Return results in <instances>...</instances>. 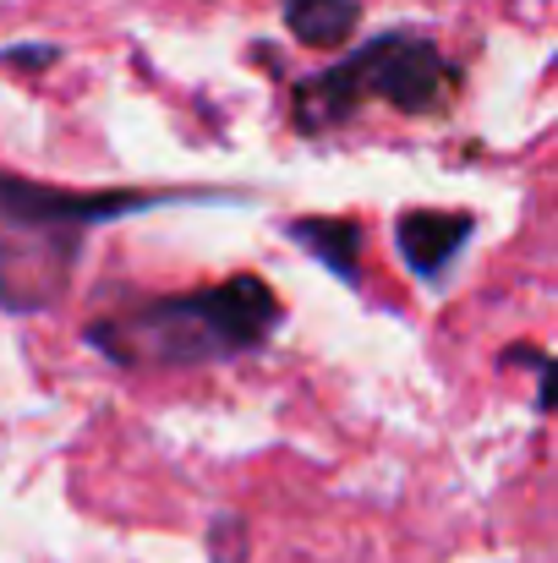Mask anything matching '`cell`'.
I'll list each match as a JSON object with an SVG mask.
<instances>
[{"label":"cell","instance_id":"obj_5","mask_svg":"<svg viewBox=\"0 0 558 563\" xmlns=\"http://www.w3.org/2000/svg\"><path fill=\"white\" fill-rule=\"evenodd\" d=\"M285 241L302 246L324 274H335L340 285H362V224L357 219H335V213H302L285 219Z\"/></svg>","mask_w":558,"mask_h":563},{"label":"cell","instance_id":"obj_6","mask_svg":"<svg viewBox=\"0 0 558 563\" xmlns=\"http://www.w3.org/2000/svg\"><path fill=\"white\" fill-rule=\"evenodd\" d=\"M280 11H285V27L296 33V44H307V49H340L362 22L357 0H280Z\"/></svg>","mask_w":558,"mask_h":563},{"label":"cell","instance_id":"obj_4","mask_svg":"<svg viewBox=\"0 0 558 563\" xmlns=\"http://www.w3.org/2000/svg\"><path fill=\"white\" fill-rule=\"evenodd\" d=\"M471 235H477V219L460 208H405L394 219V252L422 285H444L460 252L471 246Z\"/></svg>","mask_w":558,"mask_h":563},{"label":"cell","instance_id":"obj_1","mask_svg":"<svg viewBox=\"0 0 558 563\" xmlns=\"http://www.w3.org/2000/svg\"><path fill=\"white\" fill-rule=\"evenodd\" d=\"M176 202H241V197L208 187L77 191L0 170V312L11 318L55 312L77 279V263L94 230L132 219V213L176 208Z\"/></svg>","mask_w":558,"mask_h":563},{"label":"cell","instance_id":"obj_3","mask_svg":"<svg viewBox=\"0 0 558 563\" xmlns=\"http://www.w3.org/2000/svg\"><path fill=\"white\" fill-rule=\"evenodd\" d=\"M460 93V66L416 27H389L335 66L313 71L291 93L296 132L318 137L346 126L362 104H389L400 115H438Z\"/></svg>","mask_w":558,"mask_h":563},{"label":"cell","instance_id":"obj_2","mask_svg":"<svg viewBox=\"0 0 558 563\" xmlns=\"http://www.w3.org/2000/svg\"><path fill=\"white\" fill-rule=\"evenodd\" d=\"M285 323V301L263 274H230L219 285H197L176 296H149L121 312H105L83 329V340L132 373L165 367H219L263 351Z\"/></svg>","mask_w":558,"mask_h":563},{"label":"cell","instance_id":"obj_8","mask_svg":"<svg viewBox=\"0 0 558 563\" xmlns=\"http://www.w3.org/2000/svg\"><path fill=\"white\" fill-rule=\"evenodd\" d=\"M55 60H61L55 44H11V49H0V66H55Z\"/></svg>","mask_w":558,"mask_h":563},{"label":"cell","instance_id":"obj_7","mask_svg":"<svg viewBox=\"0 0 558 563\" xmlns=\"http://www.w3.org/2000/svg\"><path fill=\"white\" fill-rule=\"evenodd\" d=\"M510 367H532L537 373V416H554L558 410V356L537 351V345H510L504 351Z\"/></svg>","mask_w":558,"mask_h":563}]
</instances>
